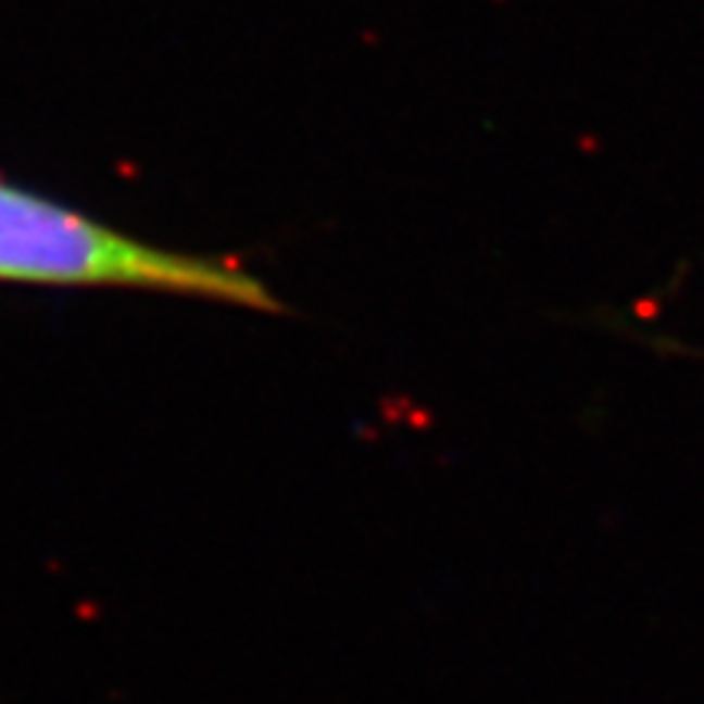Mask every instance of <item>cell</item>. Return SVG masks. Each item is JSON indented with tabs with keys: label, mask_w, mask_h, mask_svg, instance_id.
<instances>
[{
	"label": "cell",
	"mask_w": 704,
	"mask_h": 704,
	"mask_svg": "<svg viewBox=\"0 0 704 704\" xmlns=\"http://www.w3.org/2000/svg\"><path fill=\"white\" fill-rule=\"evenodd\" d=\"M0 284L130 287L277 310L238 264L166 251L0 179Z\"/></svg>",
	"instance_id": "6da1fadb"
}]
</instances>
